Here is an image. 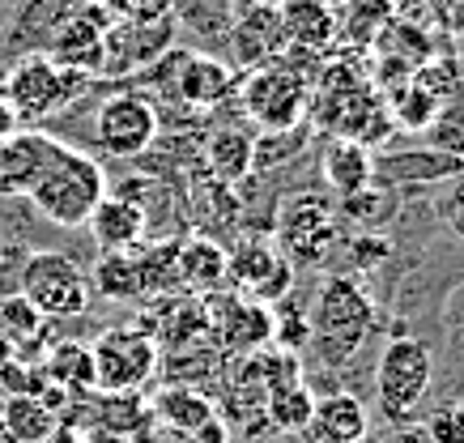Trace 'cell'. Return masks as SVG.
<instances>
[{
    "instance_id": "obj_9",
    "label": "cell",
    "mask_w": 464,
    "mask_h": 443,
    "mask_svg": "<svg viewBox=\"0 0 464 443\" xmlns=\"http://www.w3.org/2000/svg\"><path fill=\"white\" fill-rule=\"evenodd\" d=\"M226 286H235L243 299L277 307L295 290V265L277 252V244L247 235L226 252Z\"/></svg>"
},
{
    "instance_id": "obj_42",
    "label": "cell",
    "mask_w": 464,
    "mask_h": 443,
    "mask_svg": "<svg viewBox=\"0 0 464 443\" xmlns=\"http://www.w3.org/2000/svg\"><path fill=\"white\" fill-rule=\"evenodd\" d=\"M43 443H82V435H77V430H72L69 422H60V427L52 430V435H47Z\"/></svg>"
},
{
    "instance_id": "obj_13",
    "label": "cell",
    "mask_w": 464,
    "mask_h": 443,
    "mask_svg": "<svg viewBox=\"0 0 464 443\" xmlns=\"http://www.w3.org/2000/svg\"><path fill=\"white\" fill-rule=\"evenodd\" d=\"M85 226L94 235V244L102 252H132V247L145 244V205H137L132 197H120V192H107V197L90 209Z\"/></svg>"
},
{
    "instance_id": "obj_15",
    "label": "cell",
    "mask_w": 464,
    "mask_h": 443,
    "mask_svg": "<svg viewBox=\"0 0 464 443\" xmlns=\"http://www.w3.org/2000/svg\"><path fill=\"white\" fill-rule=\"evenodd\" d=\"M371 430L366 405L350 392H333V397H315L311 422L298 435L307 443H362Z\"/></svg>"
},
{
    "instance_id": "obj_47",
    "label": "cell",
    "mask_w": 464,
    "mask_h": 443,
    "mask_svg": "<svg viewBox=\"0 0 464 443\" xmlns=\"http://www.w3.org/2000/svg\"><path fill=\"white\" fill-rule=\"evenodd\" d=\"M460 72H464V34H460Z\"/></svg>"
},
{
    "instance_id": "obj_12",
    "label": "cell",
    "mask_w": 464,
    "mask_h": 443,
    "mask_svg": "<svg viewBox=\"0 0 464 443\" xmlns=\"http://www.w3.org/2000/svg\"><path fill=\"white\" fill-rule=\"evenodd\" d=\"M56 149V137L39 129H17L0 141V197H26L43 175L47 158Z\"/></svg>"
},
{
    "instance_id": "obj_41",
    "label": "cell",
    "mask_w": 464,
    "mask_h": 443,
    "mask_svg": "<svg viewBox=\"0 0 464 443\" xmlns=\"http://www.w3.org/2000/svg\"><path fill=\"white\" fill-rule=\"evenodd\" d=\"M128 443H167V430L141 427V430H132V435H128Z\"/></svg>"
},
{
    "instance_id": "obj_18",
    "label": "cell",
    "mask_w": 464,
    "mask_h": 443,
    "mask_svg": "<svg viewBox=\"0 0 464 443\" xmlns=\"http://www.w3.org/2000/svg\"><path fill=\"white\" fill-rule=\"evenodd\" d=\"M175 273L179 286L192 294H218L226 286V247L209 235H192L175 244Z\"/></svg>"
},
{
    "instance_id": "obj_50",
    "label": "cell",
    "mask_w": 464,
    "mask_h": 443,
    "mask_svg": "<svg viewBox=\"0 0 464 443\" xmlns=\"http://www.w3.org/2000/svg\"><path fill=\"white\" fill-rule=\"evenodd\" d=\"M277 5H282V0H277Z\"/></svg>"
},
{
    "instance_id": "obj_19",
    "label": "cell",
    "mask_w": 464,
    "mask_h": 443,
    "mask_svg": "<svg viewBox=\"0 0 464 443\" xmlns=\"http://www.w3.org/2000/svg\"><path fill=\"white\" fill-rule=\"evenodd\" d=\"M320 175L337 197H350V192L375 179V154L353 137H333L320 154Z\"/></svg>"
},
{
    "instance_id": "obj_3",
    "label": "cell",
    "mask_w": 464,
    "mask_h": 443,
    "mask_svg": "<svg viewBox=\"0 0 464 443\" xmlns=\"http://www.w3.org/2000/svg\"><path fill=\"white\" fill-rule=\"evenodd\" d=\"M239 102L260 132H295L303 124V115H307L311 86L290 60L277 56L247 69L239 86Z\"/></svg>"
},
{
    "instance_id": "obj_31",
    "label": "cell",
    "mask_w": 464,
    "mask_h": 443,
    "mask_svg": "<svg viewBox=\"0 0 464 443\" xmlns=\"http://www.w3.org/2000/svg\"><path fill=\"white\" fill-rule=\"evenodd\" d=\"M426 145L439 149V154L456 158V162H464V90L439 102L435 120L426 124Z\"/></svg>"
},
{
    "instance_id": "obj_46",
    "label": "cell",
    "mask_w": 464,
    "mask_h": 443,
    "mask_svg": "<svg viewBox=\"0 0 464 443\" xmlns=\"http://www.w3.org/2000/svg\"><path fill=\"white\" fill-rule=\"evenodd\" d=\"M239 5H277V0H239Z\"/></svg>"
},
{
    "instance_id": "obj_43",
    "label": "cell",
    "mask_w": 464,
    "mask_h": 443,
    "mask_svg": "<svg viewBox=\"0 0 464 443\" xmlns=\"http://www.w3.org/2000/svg\"><path fill=\"white\" fill-rule=\"evenodd\" d=\"M82 443H124L120 435H111V430H102V427H90L82 435Z\"/></svg>"
},
{
    "instance_id": "obj_7",
    "label": "cell",
    "mask_w": 464,
    "mask_h": 443,
    "mask_svg": "<svg viewBox=\"0 0 464 443\" xmlns=\"http://www.w3.org/2000/svg\"><path fill=\"white\" fill-rule=\"evenodd\" d=\"M90 354H94V392H141L158 371V342L141 324L99 332Z\"/></svg>"
},
{
    "instance_id": "obj_11",
    "label": "cell",
    "mask_w": 464,
    "mask_h": 443,
    "mask_svg": "<svg viewBox=\"0 0 464 443\" xmlns=\"http://www.w3.org/2000/svg\"><path fill=\"white\" fill-rule=\"evenodd\" d=\"M226 47H230V69H256L265 60H277L285 52L282 14L277 5H239V14L226 30Z\"/></svg>"
},
{
    "instance_id": "obj_22",
    "label": "cell",
    "mask_w": 464,
    "mask_h": 443,
    "mask_svg": "<svg viewBox=\"0 0 464 443\" xmlns=\"http://www.w3.org/2000/svg\"><path fill=\"white\" fill-rule=\"evenodd\" d=\"M205 167L218 184H243L256 171V137L247 129H218L205 141Z\"/></svg>"
},
{
    "instance_id": "obj_39",
    "label": "cell",
    "mask_w": 464,
    "mask_h": 443,
    "mask_svg": "<svg viewBox=\"0 0 464 443\" xmlns=\"http://www.w3.org/2000/svg\"><path fill=\"white\" fill-rule=\"evenodd\" d=\"M17 129H26V124L17 120V111H14V107H9V99L0 94V141H5V137H14Z\"/></svg>"
},
{
    "instance_id": "obj_32",
    "label": "cell",
    "mask_w": 464,
    "mask_h": 443,
    "mask_svg": "<svg viewBox=\"0 0 464 443\" xmlns=\"http://www.w3.org/2000/svg\"><path fill=\"white\" fill-rule=\"evenodd\" d=\"M388 99H392L388 102V111L396 115V124H401V129H413V132H426V124H430L435 111H439V99L430 94V90L418 86L413 77H409L401 90H392Z\"/></svg>"
},
{
    "instance_id": "obj_5",
    "label": "cell",
    "mask_w": 464,
    "mask_h": 443,
    "mask_svg": "<svg viewBox=\"0 0 464 443\" xmlns=\"http://www.w3.org/2000/svg\"><path fill=\"white\" fill-rule=\"evenodd\" d=\"M17 294L39 307L43 320H69L90 312V273L64 252H30L17 269Z\"/></svg>"
},
{
    "instance_id": "obj_4",
    "label": "cell",
    "mask_w": 464,
    "mask_h": 443,
    "mask_svg": "<svg viewBox=\"0 0 464 443\" xmlns=\"http://www.w3.org/2000/svg\"><path fill=\"white\" fill-rule=\"evenodd\" d=\"M435 380V358L430 345L418 337H392L383 345L380 362H375V400H380V414L396 427L413 422V409L426 400Z\"/></svg>"
},
{
    "instance_id": "obj_49",
    "label": "cell",
    "mask_w": 464,
    "mask_h": 443,
    "mask_svg": "<svg viewBox=\"0 0 464 443\" xmlns=\"http://www.w3.org/2000/svg\"><path fill=\"white\" fill-rule=\"evenodd\" d=\"M82 5H107V0H82Z\"/></svg>"
},
{
    "instance_id": "obj_33",
    "label": "cell",
    "mask_w": 464,
    "mask_h": 443,
    "mask_svg": "<svg viewBox=\"0 0 464 443\" xmlns=\"http://www.w3.org/2000/svg\"><path fill=\"white\" fill-rule=\"evenodd\" d=\"M47 375H43L39 362H26V358H9L0 362V400L9 397H39Z\"/></svg>"
},
{
    "instance_id": "obj_44",
    "label": "cell",
    "mask_w": 464,
    "mask_h": 443,
    "mask_svg": "<svg viewBox=\"0 0 464 443\" xmlns=\"http://www.w3.org/2000/svg\"><path fill=\"white\" fill-rule=\"evenodd\" d=\"M448 226L456 239H464V209H448Z\"/></svg>"
},
{
    "instance_id": "obj_1",
    "label": "cell",
    "mask_w": 464,
    "mask_h": 443,
    "mask_svg": "<svg viewBox=\"0 0 464 443\" xmlns=\"http://www.w3.org/2000/svg\"><path fill=\"white\" fill-rule=\"evenodd\" d=\"M307 324H311V345H315L320 362L341 367L345 358H353L371 342V332H375V303H371V294L353 277L333 273V277L320 282V294L311 303Z\"/></svg>"
},
{
    "instance_id": "obj_36",
    "label": "cell",
    "mask_w": 464,
    "mask_h": 443,
    "mask_svg": "<svg viewBox=\"0 0 464 443\" xmlns=\"http://www.w3.org/2000/svg\"><path fill=\"white\" fill-rule=\"evenodd\" d=\"M388 252H392L388 235H358V239H350V256H353V265H358V269H371V265H380Z\"/></svg>"
},
{
    "instance_id": "obj_35",
    "label": "cell",
    "mask_w": 464,
    "mask_h": 443,
    "mask_svg": "<svg viewBox=\"0 0 464 443\" xmlns=\"http://www.w3.org/2000/svg\"><path fill=\"white\" fill-rule=\"evenodd\" d=\"M422 427L435 443H464V405L460 400H443L439 409H430Z\"/></svg>"
},
{
    "instance_id": "obj_17",
    "label": "cell",
    "mask_w": 464,
    "mask_h": 443,
    "mask_svg": "<svg viewBox=\"0 0 464 443\" xmlns=\"http://www.w3.org/2000/svg\"><path fill=\"white\" fill-rule=\"evenodd\" d=\"M222 307L226 312L218 315V337H222L226 350L256 354V350L273 345V307L243 299V294H235V299L222 303Z\"/></svg>"
},
{
    "instance_id": "obj_40",
    "label": "cell",
    "mask_w": 464,
    "mask_h": 443,
    "mask_svg": "<svg viewBox=\"0 0 464 443\" xmlns=\"http://www.w3.org/2000/svg\"><path fill=\"white\" fill-rule=\"evenodd\" d=\"M392 443H435V439L426 435V427H418V422H405V427H396Z\"/></svg>"
},
{
    "instance_id": "obj_26",
    "label": "cell",
    "mask_w": 464,
    "mask_h": 443,
    "mask_svg": "<svg viewBox=\"0 0 464 443\" xmlns=\"http://www.w3.org/2000/svg\"><path fill=\"white\" fill-rule=\"evenodd\" d=\"M392 17H396L392 0H350V5L337 14V39L366 47L392 26Z\"/></svg>"
},
{
    "instance_id": "obj_21",
    "label": "cell",
    "mask_w": 464,
    "mask_h": 443,
    "mask_svg": "<svg viewBox=\"0 0 464 443\" xmlns=\"http://www.w3.org/2000/svg\"><path fill=\"white\" fill-rule=\"evenodd\" d=\"M396 214H401V192H396L392 184H362L358 192H350V197H341L337 205V217H345L358 235H383V230L396 222Z\"/></svg>"
},
{
    "instance_id": "obj_23",
    "label": "cell",
    "mask_w": 464,
    "mask_h": 443,
    "mask_svg": "<svg viewBox=\"0 0 464 443\" xmlns=\"http://www.w3.org/2000/svg\"><path fill=\"white\" fill-rule=\"evenodd\" d=\"M43 375L52 380V384L69 388L72 397H85V392H94V354H90V345L85 342H56L43 350Z\"/></svg>"
},
{
    "instance_id": "obj_29",
    "label": "cell",
    "mask_w": 464,
    "mask_h": 443,
    "mask_svg": "<svg viewBox=\"0 0 464 443\" xmlns=\"http://www.w3.org/2000/svg\"><path fill=\"white\" fill-rule=\"evenodd\" d=\"M47 320L39 315V307L26 294H0V337L14 345V354H22L30 342H43Z\"/></svg>"
},
{
    "instance_id": "obj_38",
    "label": "cell",
    "mask_w": 464,
    "mask_h": 443,
    "mask_svg": "<svg viewBox=\"0 0 464 443\" xmlns=\"http://www.w3.org/2000/svg\"><path fill=\"white\" fill-rule=\"evenodd\" d=\"M188 439H192V443H230V430H226V422H222V418L213 414L209 422H200V427L192 430Z\"/></svg>"
},
{
    "instance_id": "obj_10",
    "label": "cell",
    "mask_w": 464,
    "mask_h": 443,
    "mask_svg": "<svg viewBox=\"0 0 464 443\" xmlns=\"http://www.w3.org/2000/svg\"><path fill=\"white\" fill-rule=\"evenodd\" d=\"M94 141L111 158H141L158 141V111L145 94H111L99 102L94 115Z\"/></svg>"
},
{
    "instance_id": "obj_6",
    "label": "cell",
    "mask_w": 464,
    "mask_h": 443,
    "mask_svg": "<svg viewBox=\"0 0 464 443\" xmlns=\"http://www.w3.org/2000/svg\"><path fill=\"white\" fill-rule=\"evenodd\" d=\"M277 252H282L295 269H315L333 256V247L341 244V217L337 205L324 192H303V197L285 200L277 209Z\"/></svg>"
},
{
    "instance_id": "obj_2",
    "label": "cell",
    "mask_w": 464,
    "mask_h": 443,
    "mask_svg": "<svg viewBox=\"0 0 464 443\" xmlns=\"http://www.w3.org/2000/svg\"><path fill=\"white\" fill-rule=\"evenodd\" d=\"M107 197V175L94 158H85L82 149H69L64 141H56L52 158L43 175L34 179V188L26 192V200L39 209L47 222L72 230V226H85L90 209Z\"/></svg>"
},
{
    "instance_id": "obj_24",
    "label": "cell",
    "mask_w": 464,
    "mask_h": 443,
    "mask_svg": "<svg viewBox=\"0 0 464 443\" xmlns=\"http://www.w3.org/2000/svg\"><path fill=\"white\" fill-rule=\"evenodd\" d=\"M90 290H99L102 299L111 303H141L145 299V282H141V265L132 252H102L90 269Z\"/></svg>"
},
{
    "instance_id": "obj_34",
    "label": "cell",
    "mask_w": 464,
    "mask_h": 443,
    "mask_svg": "<svg viewBox=\"0 0 464 443\" xmlns=\"http://www.w3.org/2000/svg\"><path fill=\"white\" fill-rule=\"evenodd\" d=\"M273 342L285 345V350H298L303 342H311V324H307V312L295 307L290 299L277 303V312H273Z\"/></svg>"
},
{
    "instance_id": "obj_14",
    "label": "cell",
    "mask_w": 464,
    "mask_h": 443,
    "mask_svg": "<svg viewBox=\"0 0 464 443\" xmlns=\"http://www.w3.org/2000/svg\"><path fill=\"white\" fill-rule=\"evenodd\" d=\"M170 69H175V94L188 107H218V102L235 90V72L230 64L197 52H170Z\"/></svg>"
},
{
    "instance_id": "obj_48",
    "label": "cell",
    "mask_w": 464,
    "mask_h": 443,
    "mask_svg": "<svg viewBox=\"0 0 464 443\" xmlns=\"http://www.w3.org/2000/svg\"><path fill=\"white\" fill-rule=\"evenodd\" d=\"M0 443H14V439H9V435H5V427H0Z\"/></svg>"
},
{
    "instance_id": "obj_25",
    "label": "cell",
    "mask_w": 464,
    "mask_h": 443,
    "mask_svg": "<svg viewBox=\"0 0 464 443\" xmlns=\"http://www.w3.org/2000/svg\"><path fill=\"white\" fill-rule=\"evenodd\" d=\"M0 427L14 443H43L60 427V418L39 397H9L0 400Z\"/></svg>"
},
{
    "instance_id": "obj_37",
    "label": "cell",
    "mask_w": 464,
    "mask_h": 443,
    "mask_svg": "<svg viewBox=\"0 0 464 443\" xmlns=\"http://www.w3.org/2000/svg\"><path fill=\"white\" fill-rule=\"evenodd\" d=\"M435 14H439V30L443 34H464V0H435Z\"/></svg>"
},
{
    "instance_id": "obj_30",
    "label": "cell",
    "mask_w": 464,
    "mask_h": 443,
    "mask_svg": "<svg viewBox=\"0 0 464 443\" xmlns=\"http://www.w3.org/2000/svg\"><path fill=\"white\" fill-rule=\"evenodd\" d=\"M311 409H315V397H311V388L298 384V380L277 384L273 397H268V418H273V427L285 430V435H298V430L307 427Z\"/></svg>"
},
{
    "instance_id": "obj_16",
    "label": "cell",
    "mask_w": 464,
    "mask_h": 443,
    "mask_svg": "<svg viewBox=\"0 0 464 443\" xmlns=\"http://www.w3.org/2000/svg\"><path fill=\"white\" fill-rule=\"evenodd\" d=\"M282 34L295 52H328L337 43V14L320 0H282Z\"/></svg>"
},
{
    "instance_id": "obj_28",
    "label": "cell",
    "mask_w": 464,
    "mask_h": 443,
    "mask_svg": "<svg viewBox=\"0 0 464 443\" xmlns=\"http://www.w3.org/2000/svg\"><path fill=\"white\" fill-rule=\"evenodd\" d=\"M94 400H99L94 427L111 430L120 439H128L132 430L150 427V418H154V409L141 400V392H94Z\"/></svg>"
},
{
    "instance_id": "obj_45",
    "label": "cell",
    "mask_w": 464,
    "mask_h": 443,
    "mask_svg": "<svg viewBox=\"0 0 464 443\" xmlns=\"http://www.w3.org/2000/svg\"><path fill=\"white\" fill-rule=\"evenodd\" d=\"M320 5H328V9H333V14H341V9H345V5H350V0H320Z\"/></svg>"
},
{
    "instance_id": "obj_8",
    "label": "cell",
    "mask_w": 464,
    "mask_h": 443,
    "mask_svg": "<svg viewBox=\"0 0 464 443\" xmlns=\"http://www.w3.org/2000/svg\"><path fill=\"white\" fill-rule=\"evenodd\" d=\"M85 86H90V72L60 69V64H52L47 56L30 52V56L17 60L14 69H9V77H5V99H9V107L17 111V120L30 124V120H43V115L60 111V107L77 99Z\"/></svg>"
},
{
    "instance_id": "obj_27",
    "label": "cell",
    "mask_w": 464,
    "mask_h": 443,
    "mask_svg": "<svg viewBox=\"0 0 464 443\" xmlns=\"http://www.w3.org/2000/svg\"><path fill=\"white\" fill-rule=\"evenodd\" d=\"M150 409H154V418L162 422V427L179 430V435H192L200 422H209V418L218 414V409L209 405V397H200V392H192V388H162Z\"/></svg>"
},
{
    "instance_id": "obj_20",
    "label": "cell",
    "mask_w": 464,
    "mask_h": 443,
    "mask_svg": "<svg viewBox=\"0 0 464 443\" xmlns=\"http://www.w3.org/2000/svg\"><path fill=\"white\" fill-rule=\"evenodd\" d=\"M375 171L383 184H439V179H456L464 171V162L439 154V149H401V154H380Z\"/></svg>"
}]
</instances>
